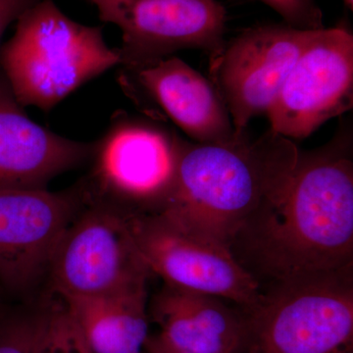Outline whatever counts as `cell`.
Masks as SVG:
<instances>
[{"label":"cell","mask_w":353,"mask_h":353,"mask_svg":"<svg viewBox=\"0 0 353 353\" xmlns=\"http://www.w3.org/2000/svg\"><path fill=\"white\" fill-rule=\"evenodd\" d=\"M230 250L259 284L353 265L352 126L326 145L299 150L283 196Z\"/></svg>","instance_id":"6da1fadb"},{"label":"cell","mask_w":353,"mask_h":353,"mask_svg":"<svg viewBox=\"0 0 353 353\" xmlns=\"http://www.w3.org/2000/svg\"><path fill=\"white\" fill-rule=\"evenodd\" d=\"M299 150L269 128L257 138L226 143L185 141L175 185L158 214L230 248L253 220L283 196Z\"/></svg>","instance_id":"7a4b0ae2"},{"label":"cell","mask_w":353,"mask_h":353,"mask_svg":"<svg viewBox=\"0 0 353 353\" xmlns=\"http://www.w3.org/2000/svg\"><path fill=\"white\" fill-rule=\"evenodd\" d=\"M0 48V70L23 106L50 111L88 81L120 65L101 28L68 17L41 0L17 21Z\"/></svg>","instance_id":"3957f363"},{"label":"cell","mask_w":353,"mask_h":353,"mask_svg":"<svg viewBox=\"0 0 353 353\" xmlns=\"http://www.w3.org/2000/svg\"><path fill=\"white\" fill-rule=\"evenodd\" d=\"M245 313L250 353H352L353 265L269 283Z\"/></svg>","instance_id":"277c9868"},{"label":"cell","mask_w":353,"mask_h":353,"mask_svg":"<svg viewBox=\"0 0 353 353\" xmlns=\"http://www.w3.org/2000/svg\"><path fill=\"white\" fill-rule=\"evenodd\" d=\"M185 141L152 119L118 113L94 143L90 196L134 213H155L175 185Z\"/></svg>","instance_id":"5b68a950"},{"label":"cell","mask_w":353,"mask_h":353,"mask_svg":"<svg viewBox=\"0 0 353 353\" xmlns=\"http://www.w3.org/2000/svg\"><path fill=\"white\" fill-rule=\"evenodd\" d=\"M152 275L134 243L128 211L90 196L51 261L48 289L60 297L116 294L146 287Z\"/></svg>","instance_id":"8992f818"},{"label":"cell","mask_w":353,"mask_h":353,"mask_svg":"<svg viewBox=\"0 0 353 353\" xmlns=\"http://www.w3.org/2000/svg\"><path fill=\"white\" fill-rule=\"evenodd\" d=\"M128 220L141 259L164 285L233 301L245 312L259 303L261 285L224 243L158 213L128 212Z\"/></svg>","instance_id":"52a82bcc"},{"label":"cell","mask_w":353,"mask_h":353,"mask_svg":"<svg viewBox=\"0 0 353 353\" xmlns=\"http://www.w3.org/2000/svg\"><path fill=\"white\" fill-rule=\"evenodd\" d=\"M83 181L60 192L0 189V289L22 301L34 299L58 243L85 208Z\"/></svg>","instance_id":"ba28073f"},{"label":"cell","mask_w":353,"mask_h":353,"mask_svg":"<svg viewBox=\"0 0 353 353\" xmlns=\"http://www.w3.org/2000/svg\"><path fill=\"white\" fill-rule=\"evenodd\" d=\"M103 22L122 34L117 48L127 72L150 66L183 50L214 60L224 48L226 11L217 0H88Z\"/></svg>","instance_id":"9c48e42d"},{"label":"cell","mask_w":353,"mask_h":353,"mask_svg":"<svg viewBox=\"0 0 353 353\" xmlns=\"http://www.w3.org/2000/svg\"><path fill=\"white\" fill-rule=\"evenodd\" d=\"M353 105V37L343 28L309 32L266 116L270 129L303 139Z\"/></svg>","instance_id":"30bf717a"},{"label":"cell","mask_w":353,"mask_h":353,"mask_svg":"<svg viewBox=\"0 0 353 353\" xmlns=\"http://www.w3.org/2000/svg\"><path fill=\"white\" fill-rule=\"evenodd\" d=\"M309 32L266 25L241 32L212 60L214 85L226 103L234 132L266 115L307 41Z\"/></svg>","instance_id":"8fae6325"},{"label":"cell","mask_w":353,"mask_h":353,"mask_svg":"<svg viewBox=\"0 0 353 353\" xmlns=\"http://www.w3.org/2000/svg\"><path fill=\"white\" fill-rule=\"evenodd\" d=\"M94 143L64 138L34 122L0 70V189H48L92 160Z\"/></svg>","instance_id":"7c38bea8"},{"label":"cell","mask_w":353,"mask_h":353,"mask_svg":"<svg viewBox=\"0 0 353 353\" xmlns=\"http://www.w3.org/2000/svg\"><path fill=\"white\" fill-rule=\"evenodd\" d=\"M224 301L164 285L153 297L148 313L159 326V338L181 352L243 353L250 343L248 315Z\"/></svg>","instance_id":"4fadbf2b"},{"label":"cell","mask_w":353,"mask_h":353,"mask_svg":"<svg viewBox=\"0 0 353 353\" xmlns=\"http://www.w3.org/2000/svg\"><path fill=\"white\" fill-rule=\"evenodd\" d=\"M129 73L194 143H226L238 136L214 83L180 58L167 57Z\"/></svg>","instance_id":"5bb4252c"},{"label":"cell","mask_w":353,"mask_h":353,"mask_svg":"<svg viewBox=\"0 0 353 353\" xmlns=\"http://www.w3.org/2000/svg\"><path fill=\"white\" fill-rule=\"evenodd\" d=\"M60 299L94 353H143L150 336L146 287Z\"/></svg>","instance_id":"9a60e30c"},{"label":"cell","mask_w":353,"mask_h":353,"mask_svg":"<svg viewBox=\"0 0 353 353\" xmlns=\"http://www.w3.org/2000/svg\"><path fill=\"white\" fill-rule=\"evenodd\" d=\"M55 296L43 294L0 307V353H39L50 328Z\"/></svg>","instance_id":"2e32d148"},{"label":"cell","mask_w":353,"mask_h":353,"mask_svg":"<svg viewBox=\"0 0 353 353\" xmlns=\"http://www.w3.org/2000/svg\"><path fill=\"white\" fill-rule=\"evenodd\" d=\"M54 296L52 318L39 353H94L62 299Z\"/></svg>","instance_id":"e0dca14e"},{"label":"cell","mask_w":353,"mask_h":353,"mask_svg":"<svg viewBox=\"0 0 353 353\" xmlns=\"http://www.w3.org/2000/svg\"><path fill=\"white\" fill-rule=\"evenodd\" d=\"M273 9L285 24L301 31L323 29V13L315 0H259Z\"/></svg>","instance_id":"ac0fdd59"},{"label":"cell","mask_w":353,"mask_h":353,"mask_svg":"<svg viewBox=\"0 0 353 353\" xmlns=\"http://www.w3.org/2000/svg\"><path fill=\"white\" fill-rule=\"evenodd\" d=\"M41 0H0V41L9 26L17 22Z\"/></svg>","instance_id":"d6986e66"},{"label":"cell","mask_w":353,"mask_h":353,"mask_svg":"<svg viewBox=\"0 0 353 353\" xmlns=\"http://www.w3.org/2000/svg\"><path fill=\"white\" fill-rule=\"evenodd\" d=\"M145 350L146 353H187L172 347L168 343L162 341L158 334L148 336L145 343Z\"/></svg>","instance_id":"ffe728a7"},{"label":"cell","mask_w":353,"mask_h":353,"mask_svg":"<svg viewBox=\"0 0 353 353\" xmlns=\"http://www.w3.org/2000/svg\"><path fill=\"white\" fill-rule=\"evenodd\" d=\"M345 6H347V8H350V10L353 9V0H343Z\"/></svg>","instance_id":"44dd1931"},{"label":"cell","mask_w":353,"mask_h":353,"mask_svg":"<svg viewBox=\"0 0 353 353\" xmlns=\"http://www.w3.org/2000/svg\"><path fill=\"white\" fill-rule=\"evenodd\" d=\"M3 296L4 294L3 292H2L1 289H0V307H1L2 305H3Z\"/></svg>","instance_id":"7402d4cb"}]
</instances>
